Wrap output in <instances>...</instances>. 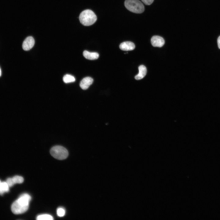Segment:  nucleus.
I'll return each instance as SVG.
<instances>
[{"label":"nucleus","mask_w":220,"mask_h":220,"mask_svg":"<svg viewBox=\"0 0 220 220\" xmlns=\"http://www.w3.org/2000/svg\"><path fill=\"white\" fill-rule=\"evenodd\" d=\"M83 55L86 59L90 60H94L98 58L99 54L96 52H90L86 50L83 52Z\"/></svg>","instance_id":"9b49d317"},{"label":"nucleus","mask_w":220,"mask_h":220,"mask_svg":"<svg viewBox=\"0 0 220 220\" xmlns=\"http://www.w3.org/2000/svg\"><path fill=\"white\" fill-rule=\"evenodd\" d=\"M50 153L53 157L59 160L66 159L68 155L67 149L64 147L59 145L52 147L50 150Z\"/></svg>","instance_id":"20e7f679"},{"label":"nucleus","mask_w":220,"mask_h":220,"mask_svg":"<svg viewBox=\"0 0 220 220\" xmlns=\"http://www.w3.org/2000/svg\"><path fill=\"white\" fill-rule=\"evenodd\" d=\"M151 43L154 47H161L164 44L165 41L164 39L159 36H154L151 40Z\"/></svg>","instance_id":"423d86ee"},{"label":"nucleus","mask_w":220,"mask_h":220,"mask_svg":"<svg viewBox=\"0 0 220 220\" xmlns=\"http://www.w3.org/2000/svg\"><path fill=\"white\" fill-rule=\"evenodd\" d=\"M124 5L129 11L136 13H141L144 11V6L139 0H126Z\"/></svg>","instance_id":"7ed1b4c3"},{"label":"nucleus","mask_w":220,"mask_h":220,"mask_svg":"<svg viewBox=\"0 0 220 220\" xmlns=\"http://www.w3.org/2000/svg\"><path fill=\"white\" fill-rule=\"evenodd\" d=\"M1 75V69L0 68V76Z\"/></svg>","instance_id":"a211bd4d"},{"label":"nucleus","mask_w":220,"mask_h":220,"mask_svg":"<svg viewBox=\"0 0 220 220\" xmlns=\"http://www.w3.org/2000/svg\"><path fill=\"white\" fill-rule=\"evenodd\" d=\"M57 212V215L60 217L64 216L65 213V210L62 207L58 208Z\"/></svg>","instance_id":"2eb2a0df"},{"label":"nucleus","mask_w":220,"mask_h":220,"mask_svg":"<svg viewBox=\"0 0 220 220\" xmlns=\"http://www.w3.org/2000/svg\"><path fill=\"white\" fill-rule=\"evenodd\" d=\"M145 5H151L153 2L154 0H141Z\"/></svg>","instance_id":"dca6fc26"},{"label":"nucleus","mask_w":220,"mask_h":220,"mask_svg":"<svg viewBox=\"0 0 220 220\" xmlns=\"http://www.w3.org/2000/svg\"><path fill=\"white\" fill-rule=\"evenodd\" d=\"M35 43L34 39L32 37L28 36L27 37L23 43V49L25 51L30 50L34 46Z\"/></svg>","instance_id":"39448f33"},{"label":"nucleus","mask_w":220,"mask_h":220,"mask_svg":"<svg viewBox=\"0 0 220 220\" xmlns=\"http://www.w3.org/2000/svg\"><path fill=\"white\" fill-rule=\"evenodd\" d=\"M31 199V196L28 193L21 195L11 206V209L13 213L15 214H19L25 212L28 209Z\"/></svg>","instance_id":"f257e3e1"},{"label":"nucleus","mask_w":220,"mask_h":220,"mask_svg":"<svg viewBox=\"0 0 220 220\" xmlns=\"http://www.w3.org/2000/svg\"><path fill=\"white\" fill-rule=\"evenodd\" d=\"M80 23L83 25L89 26L93 24L97 20V17L91 10L86 9L82 11L79 16Z\"/></svg>","instance_id":"f03ea898"},{"label":"nucleus","mask_w":220,"mask_h":220,"mask_svg":"<svg viewBox=\"0 0 220 220\" xmlns=\"http://www.w3.org/2000/svg\"><path fill=\"white\" fill-rule=\"evenodd\" d=\"M135 48L134 44L130 41L123 42L119 45L120 49L123 51H128L133 50Z\"/></svg>","instance_id":"1a4fd4ad"},{"label":"nucleus","mask_w":220,"mask_h":220,"mask_svg":"<svg viewBox=\"0 0 220 220\" xmlns=\"http://www.w3.org/2000/svg\"><path fill=\"white\" fill-rule=\"evenodd\" d=\"M1 182V180H0V185Z\"/></svg>","instance_id":"6ab92c4d"},{"label":"nucleus","mask_w":220,"mask_h":220,"mask_svg":"<svg viewBox=\"0 0 220 220\" xmlns=\"http://www.w3.org/2000/svg\"><path fill=\"white\" fill-rule=\"evenodd\" d=\"M217 43L218 48L220 49V36L218 37L217 39Z\"/></svg>","instance_id":"f3484780"},{"label":"nucleus","mask_w":220,"mask_h":220,"mask_svg":"<svg viewBox=\"0 0 220 220\" xmlns=\"http://www.w3.org/2000/svg\"><path fill=\"white\" fill-rule=\"evenodd\" d=\"M93 82V79L90 77H87L83 78L80 83V86L83 90L87 89Z\"/></svg>","instance_id":"6e6552de"},{"label":"nucleus","mask_w":220,"mask_h":220,"mask_svg":"<svg viewBox=\"0 0 220 220\" xmlns=\"http://www.w3.org/2000/svg\"><path fill=\"white\" fill-rule=\"evenodd\" d=\"M9 186L6 182H1L0 185V195H2L4 193L7 192L9 191Z\"/></svg>","instance_id":"f8f14e48"},{"label":"nucleus","mask_w":220,"mask_h":220,"mask_svg":"<svg viewBox=\"0 0 220 220\" xmlns=\"http://www.w3.org/2000/svg\"><path fill=\"white\" fill-rule=\"evenodd\" d=\"M139 73L135 76V78L137 80L143 78L146 75L147 69L146 67L143 65H141L138 67Z\"/></svg>","instance_id":"9d476101"},{"label":"nucleus","mask_w":220,"mask_h":220,"mask_svg":"<svg viewBox=\"0 0 220 220\" xmlns=\"http://www.w3.org/2000/svg\"><path fill=\"white\" fill-rule=\"evenodd\" d=\"M75 80V78L73 76L69 74H66L63 77V81L65 83L73 82Z\"/></svg>","instance_id":"ddd939ff"},{"label":"nucleus","mask_w":220,"mask_h":220,"mask_svg":"<svg viewBox=\"0 0 220 220\" xmlns=\"http://www.w3.org/2000/svg\"><path fill=\"white\" fill-rule=\"evenodd\" d=\"M37 220H53V219L52 216L47 214H42L38 215L36 217Z\"/></svg>","instance_id":"4468645a"},{"label":"nucleus","mask_w":220,"mask_h":220,"mask_svg":"<svg viewBox=\"0 0 220 220\" xmlns=\"http://www.w3.org/2000/svg\"><path fill=\"white\" fill-rule=\"evenodd\" d=\"M24 181V178L20 176H15L12 178L7 179L6 182L9 187H11L16 183H21Z\"/></svg>","instance_id":"0eeeda50"}]
</instances>
